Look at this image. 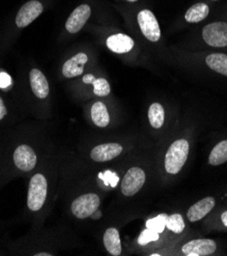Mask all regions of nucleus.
Here are the masks:
<instances>
[{"mask_svg": "<svg viewBox=\"0 0 227 256\" xmlns=\"http://www.w3.org/2000/svg\"><path fill=\"white\" fill-rule=\"evenodd\" d=\"M167 218H168V216L166 214H162L158 216L155 218L148 220L146 222V228L154 230V231H156V232H158L160 234V233H162L164 231L165 228H166Z\"/></svg>", "mask_w": 227, "mask_h": 256, "instance_id": "23", "label": "nucleus"}, {"mask_svg": "<svg viewBox=\"0 0 227 256\" xmlns=\"http://www.w3.org/2000/svg\"><path fill=\"white\" fill-rule=\"evenodd\" d=\"M137 22L143 36L151 41L157 42L161 38V29L155 14L148 10H141L137 16Z\"/></svg>", "mask_w": 227, "mask_h": 256, "instance_id": "5", "label": "nucleus"}, {"mask_svg": "<svg viewBox=\"0 0 227 256\" xmlns=\"http://www.w3.org/2000/svg\"><path fill=\"white\" fill-rule=\"evenodd\" d=\"M215 206V199L213 197H206L194 203L187 210V218L191 222H198L207 216Z\"/></svg>", "mask_w": 227, "mask_h": 256, "instance_id": "12", "label": "nucleus"}, {"mask_svg": "<svg viewBox=\"0 0 227 256\" xmlns=\"http://www.w3.org/2000/svg\"><path fill=\"white\" fill-rule=\"evenodd\" d=\"M92 85H93V92L95 95L97 96H100V97H105V96H108L110 93H111V87H110V84L109 82L104 79V78H98V79H95L93 82H92Z\"/></svg>", "mask_w": 227, "mask_h": 256, "instance_id": "24", "label": "nucleus"}, {"mask_svg": "<svg viewBox=\"0 0 227 256\" xmlns=\"http://www.w3.org/2000/svg\"><path fill=\"white\" fill-rule=\"evenodd\" d=\"M127 2H137V0H127Z\"/></svg>", "mask_w": 227, "mask_h": 256, "instance_id": "31", "label": "nucleus"}, {"mask_svg": "<svg viewBox=\"0 0 227 256\" xmlns=\"http://www.w3.org/2000/svg\"><path fill=\"white\" fill-rule=\"evenodd\" d=\"M227 162V140L219 142L210 152L209 164L212 166H220Z\"/></svg>", "mask_w": 227, "mask_h": 256, "instance_id": "20", "label": "nucleus"}, {"mask_svg": "<svg viewBox=\"0 0 227 256\" xmlns=\"http://www.w3.org/2000/svg\"><path fill=\"white\" fill-rule=\"evenodd\" d=\"M43 12V6L37 0H31L25 4L19 10L16 18V24L19 28H25L35 20Z\"/></svg>", "mask_w": 227, "mask_h": 256, "instance_id": "8", "label": "nucleus"}, {"mask_svg": "<svg viewBox=\"0 0 227 256\" xmlns=\"http://www.w3.org/2000/svg\"><path fill=\"white\" fill-rule=\"evenodd\" d=\"M166 228L175 234H181L185 228V224L182 216L179 214H174L172 216H168Z\"/></svg>", "mask_w": 227, "mask_h": 256, "instance_id": "22", "label": "nucleus"}, {"mask_svg": "<svg viewBox=\"0 0 227 256\" xmlns=\"http://www.w3.org/2000/svg\"><path fill=\"white\" fill-rule=\"evenodd\" d=\"M90 14L91 8L87 4H82L74 10L66 22L67 31L72 34L79 32L84 27V24L88 20Z\"/></svg>", "mask_w": 227, "mask_h": 256, "instance_id": "10", "label": "nucleus"}, {"mask_svg": "<svg viewBox=\"0 0 227 256\" xmlns=\"http://www.w3.org/2000/svg\"><path fill=\"white\" fill-rule=\"evenodd\" d=\"M204 41L212 47L227 46V22H215L205 26L203 29Z\"/></svg>", "mask_w": 227, "mask_h": 256, "instance_id": "4", "label": "nucleus"}, {"mask_svg": "<svg viewBox=\"0 0 227 256\" xmlns=\"http://www.w3.org/2000/svg\"><path fill=\"white\" fill-rule=\"evenodd\" d=\"M207 66L214 72L227 76V54H212L206 58Z\"/></svg>", "mask_w": 227, "mask_h": 256, "instance_id": "19", "label": "nucleus"}, {"mask_svg": "<svg viewBox=\"0 0 227 256\" xmlns=\"http://www.w3.org/2000/svg\"><path fill=\"white\" fill-rule=\"evenodd\" d=\"M221 220L225 226H227V210L221 214Z\"/></svg>", "mask_w": 227, "mask_h": 256, "instance_id": "29", "label": "nucleus"}, {"mask_svg": "<svg viewBox=\"0 0 227 256\" xmlns=\"http://www.w3.org/2000/svg\"><path fill=\"white\" fill-rule=\"evenodd\" d=\"M210 12V8L206 4L198 2L189 8L185 14V20L188 22H198L205 20Z\"/></svg>", "mask_w": 227, "mask_h": 256, "instance_id": "18", "label": "nucleus"}, {"mask_svg": "<svg viewBox=\"0 0 227 256\" xmlns=\"http://www.w3.org/2000/svg\"><path fill=\"white\" fill-rule=\"evenodd\" d=\"M52 254H48V253H38V254H35V256H50Z\"/></svg>", "mask_w": 227, "mask_h": 256, "instance_id": "30", "label": "nucleus"}, {"mask_svg": "<svg viewBox=\"0 0 227 256\" xmlns=\"http://www.w3.org/2000/svg\"><path fill=\"white\" fill-rule=\"evenodd\" d=\"M7 114V108L4 104V101L2 99V97H0V120H2Z\"/></svg>", "mask_w": 227, "mask_h": 256, "instance_id": "27", "label": "nucleus"}, {"mask_svg": "<svg viewBox=\"0 0 227 256\" xmlns=\"http://www.w3.org/2000/svg\"><path fill=\"white\" fill-rule=\"evenodd\" d=\"M12 85V78L6 72H0V88L6 89Z\"/></svg>", "mask_w": 227, "mask_h": 256, "instance_id": "26", "label": "nucleus"}, {"mask_svg": "<svg viewBox=\"0 0 227 256\" xmlns=\"http://www.w3.org/2000/svg\"><path fill=\"white\" fill-rule=\"evenodd\" d=\"M47 196V181L43 174H36L32 176L28 190V208L38 212L43 206Z\"/></svg>", "mask_w": 227, "mask_h": 256, "instance_id": "2", "label": "nucleus"}, {"mask_svg": "<svg viewBox=\"0 0 227 256\" xmlns=\"http://www.w3.org/2000/svg\"><path fill=\"white\" fill-rule=\"evenodd\" d=\"M95 79H96V78H95V76H94L93 74H85V76H83V82H84L85 84H92V82H93Z\"/></svg>", "mask_w": 227, "mask_h": 256, "instance_id": "28", "label": "nucleus"}, {"mask_svg": "<svg viewBox=\"0 0 227 256\" xmlns=\"http://www.w3.org/2000/svg\"><path fill=\"white\" fill-rule=\"evenodd\" d=\"M104 244L107 251L114 256H118L122 253V244L119 231L115 228H109L106 230L104 235Z\"/></svg>", "mask_w": 227, "mask_h": 256, "instance_id": "16", "label": "nucleus"}, {"mask_svg": "<svg viewBox=\"0 0 227 256\" xmlns=\"http://www.w3.org/2000/svg\"><path fill=\"white\" fill-rule=\"evenodd\" d=\"M148 120L150 126L155 129H160L163 126L165 120V110L160 104H153L148 110Z\"/></svg>", "mask_w": 227, "mask_h": 256, "instance_id": "21", "label": "nucleus"}, {"mask_svg": "<svg viewBox=\"0 0 227 256\" xmlns=\"http://www.w3.org/2000/svg\"><path fill=\"white\" fill-rule=\"evenodd\" d=\"M107 46L115 54H127L133 48L134 41L125 34H115L107 39Z\"/></svg>", "mask_w": 227, "mask_h": 256, "instance_id": "14", "label": "nucleus"}, {"mask_svg": "<svg viewBox=\"0 0 227 256\" xmlns=\"http://www.w3.org/2000/svg\"><path fill=\"white\" fill-rule=\"evenodd\" d=\"M16 166L23 172L32 170L37 162V156L34 150L28 145H20L14 153Z\"/></svg>", "mask_w": 227, "mask_h": 256, "instance_id": "9", "label": "nucleus"}, {"mask_svg": "<svg viewBox=\"0 0 227 256\" xmlns=\"http://www.w3.org/2000/svg\"><path fill=\"white\" fill-rule=\"evenodd\" d=\"M30 85L33 93L41 99H44L48 96L49 85L45 78V76L37 68H33L30 72Z\"/></svg>", "mask_w": 227, "mask_h": 256, "instance_id": "15", "label": "nucleus"}, {"mask_svg": "<svg viewBox=\"0 0 227 256\" xmlns=\"http://www.w3.org/2000/svg\"><path fill=\"white\" fill-rule=\"evenodd\" d=\"M91 118L99 128H106L110 124V116L105 104L100 101L95 102L91 108Z\"/></svg>", "mask_w": 227, "mask_h": 256, "instance_id": "17", "label": "nucleus"}, {"mask_svg": "<svg viewBox=\"0 0 227 256\" xmlns=\"http://www.w3.org/2000/svg\"><path fill=\"white\" fill-rule=\"evenodd\" d=\"M88 62V56L83 54H77L72 58L68 60L63 66V74L66 78H74L83 74L84 66Z\"/></svg>", "mask_w": 227, "mask_h": 256, "instance_id": "13", "label": "nucleus"}, {"mask_svg": "<svg viewBox=\"0 0 227 256\" xmlns=\"http://www.w3.org/2000/svg\"><path fill=\"white\" fill-rule=\"evenodd\" d=\"M99 204V197L96 194L88 193L76 198L72 203L71 210L76 218H86L97 210Z\"/></svg>", "mask_w": 227, "mask_h": 256, "instance_id": "3", "label": "nucleus"}, {"mask_svg": "<svg viewBox=\"0 0 227 256\" xmlns=\"http://www.w3.org/2000/svg\"><path fill=\"white\" fill-rule=\"evenodd\" d=\"M145 182V172L140 168H131L125 174L121 190L125 196H133L135 195L144 185Z\"/></svg>", "mask_w": 227, "mask_h": 256, "instance_id": "6", "label": "nucleus"}, {"mask_svg": "<svg viewBox=\"0 0 227 256\" xmlns=\"http://www.w3.org/2000/svg\"><path fill=\"white\" fill-rule=\"evenodd\" d=\"M214 2H216V0H214Z\"/></svg>", "mask_w": 227, "mask_h": 256, "instance_id": "32", "label": "nucleus"}, {"mask_svg": "<svg viewBox=\"0 0 227 256\" xmlns=\"http://www.w3.org/2000/svg\"><path fill=\"white\" fill-rule=\"evenodd\" d=\"M159 240V233L154 231V230L146 228V230L140 234L139 238H138V244L139 245H146L149 242L153 241H157Z\"/></svg>", "mask_w": 227, "mask_h": 256, "instance_id": "25", "label": "nucleus"}, {"mask_svg": "<svg viewBox=\"0 0 227 256\" xmlns=\"http://www.w3.org/2000/svg\"><path fill=\"white\" fill-rule=\"evenodd\" d=\"M123 151V147L118 143H105L98 145L91 150L90 158L94 162H105L119 156Z\"/></svg>", "mask_w": 227, "mask_h": 256, "instance_id": "11", "label": "nucleus"}, {"mask_svg": "<svg viewBox=\"0 0 227 256\" xmlns=\"http://www.w3.org/2000/svg\"><path fill=\"white\" fill-rule=\"evenodd\" d=\"M217 249V244L212 239H194L185 243L181 252L186 256H208Z\"/></svg>", "mask_w": 227, "mask_h": 256, "instance_id": "7", "label": "nucleus"}, {"mask_svg": "<svg viewBox=\"0 0 227 256\" xmlns=\"http://www.w3.org/2000/svg\"><path fill=\"white\" fill-rule=\"evenodd\" d=\"M189 153V143L185 139L176 140L169 147L165 156V170L168 174H178L184 166Z\"/></svg>", "mask_w": 227, "mask_h": 256, "instance_id": "1", "label": "nucleus"}]
</instances>
